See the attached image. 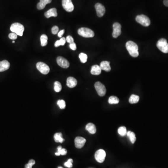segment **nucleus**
Returning <instances> with one entry per match:
<instances>
[{
	"instance_id": "1",
	"label": "nucleus",
	"mask_w": 168,
	"mask_h": 168,
	"mask_svg": "<svg viewBox=\"0 0 168 168\" xmlns=\"http://www.w3.org/2000/svg\"><path fill=\"white\" fill-rule=\"evenodd\" d=\"M127 49L129 53L133 57H137L139 56L138 47L136 43L132 41L127 42L126 44Z\"/></svg>"
},
{
	"instance_id": "2",
	"label": "nucleus",
	"mask_w": 168,
	"mask_h": 168,
	"mask_svg": "<svg viewBox=\"0 0 168 168\" xmlns=\"http://www.w3.org/2000/svg\"><path fill=\"white\" fill-rule=\"evenodd\" d=\"M10 31L12 32L16 33L19 36H23L24 31V26L22 24L18 23H13L10 27Z\"/></svg>"
},
{
	"instance_id": "3",
	"label": "nucleus",
	"mask_w": 168,
	"mask_h": 168,
	"mask_svg": "<svg viewBox=\"0 0 168 168\" xmlns=\"http://www.w3.org/2000/svg\"><path fill=\"white\" fill-rule=\"evenodd\" d=\"M79 35L86 38L93 37L95 36V33L92 30L87 28H81L78 31Z\"/></svg>"
},
{
	"instance_id": "4",
	"label": "nucleus",
	"mask_w": 168,
	"mask_h": 168,
	"mask_svg": "<svg viewBox=\"0 0 168 168\" xmlns=\"http://www.w3.org/2000/svg\"><path fill=\"white\" fill-rule=\"evenodd\" d=\"M158 49L164 53H168V43L166 39H161L158 40L156 44Z\"/></svg>"
},
{
	"instance_id": "5",
	"label": "nucleus",
	"mask_w": 168,
	"mask_h": 168,
	"mask_svg": "<svg viewBox=\"0 0 168 168\" xmlns=\"http://www.w3.org/2000/svg\"><path fill=\"white\" fill-rule=\"evenodd\" d=\"M136 22L143 26L148 27L151 24V20L148 17L144 15H137L135 18Z\"/></svg>"
},
{
	"instance_id": "6",
	"label": "nucleus",
	"mask_w": 168,
	"mask_h": 168,
	"mask_svg": "<svg viewBox=\"0 0 168 168\" xmlns=\"http://www.w3.org/2000/svg\"><path fill=\"white\" fill-rule=\"evenodd\" d=\"M95 88L97 93L99 96L101 97H103L106 93V88L104 85H103L100 82H96L95 85Z\"/></svg>"
},
{
	"instance_id": "7",
	"label": "nucleus",
	"mask_w": 168,
	"mask_h": 168,
	"mask_svg": "<svg viewBox=\"0 0 168 168\" xmlns=\"http://www.w3.org/2000/svg\"><path fill=\"white\" fill-rule=\"evenodd\" d=\"M36 68L43 74H47L49 71V68L48 65L43 62H38L36 65Z\"/></svg>"
},
{
	"instance_id": "8",
	"label": "nucleus",
	"mask_w": 168,
	"mask_h": 168,
	"mask_svg": "<svg viewBox=\"0 0 168 168\" xmlns=\"http://www.w3.org/2000/svg\"><path fill=\"white\" fill-rule=\"evenodd\" d=\"M105 152L103 149H99L95 152V158L98 163H102L105 159Z\"/></svg>"
},
{
	"instance_id": "9",
	"label": "nucleus",
	"mask_w": 168,
	"mask_h": 168,
	"mask_svg": "<svg viewBox=\"0 0 168 168\" xmlns=\"http://www.w3.org/2000/svg\"><path fill=\"white\" fill-rule=\"evenodd\" d=\"M63 8L67 12H72L74 10V5L71 0H62V1Z\"/></svg>"
},
{
	"instance_id": "10",
	"label": "nucleus",
	"mask_w": 168,
	"mask_h": 168,
	"mask_svg": "<svg viewBox=\"0 0 168 168\" xmlns=\"http://www.w3.org/2000/svg\"><path fill=\"white\" fill-rule=\"evenodd\" d=\"M113 36L114 38H117L119 36L121 35V26L120 23H115L113 24Z\"/></svg>"
},
{
	"instance_id": "11",
	"label": "nucleus",
	"mask_w": 168,
	"mask_h": 168,
	"mask_svg": "<svg viewBox=\"0 0 168 168\" xmlns=\"http://www.w3.org/2000/svg\"><path fill=\"white\" fill-rule=\"evenodd\" d=\"M57 62L59 66L63 68H68L69 67L70 63L67 60L62 57H58Z\"/></svg>"
},
{
	"instance_id": "12",
	"label": "nucleus",
	"mask_w": 168,
	"mask_h": 168,
	"mask_svg": "<svg viewBox=\"0 0 168 168\" xmlns=\"http://www.w3.org/2000/svg\"><path fill=\"white\" fill-rule=\"evenodd\" d=\"M96 11L97 13V15L99 17H102L105 13V8L103 5L100 3H97L95 5Z\"/></svg>"
},
{
	"instance_id": "13",
	"label": "nucleus",
	"mask_w": 168,
	"mask_h": 168,
	"mask_svg": "<svg viewBox=\"0 0 168 168\" xmlns=\"http://www.w3.org/2000/svg\"><path fill=\"white\" fill-rule=\"evenodd\" d=\"M75 145L77 148H81L83 147L86 143V139L82 137H77L74 141Z\"/></svg>"
},
{
	"instance_id": "14",
	"label": "nucleus",
	"mask_w": 168,
	"mask_h": 168,
	"mask_svg": "<svg viewBox=\"0 0 168 168\" xmlns=\"http://www.w3.org/2000/svg\"><path fill=\"white\" fill-rule=\"evenodd\" d=\"M45 17L47 18L51 17H57V11L56 8H52L46 11L44 14Z\"/></svg>"
},
{
	"instance_id": "15",
	"label": "nucleus",
	"mask_w": 168,
	"mask_h": 168,
	"mask_svg": "<svg viewBox=\"0 0 168 168\" xmlns=\"http://www.w3.org/2000/svg\"><path fill=\"white\" fill-rule=\"evenodd\" d=\"M10 67V63L7 60L2 61L0 62V72L5 71L9 69Z\"/></svg>"
},
{
	"instance_id": "16",
	"label": "nucleus",
	"mask_w": 168,
	"mask_h": 168,
	"mask_svg": "<svg viewBox=\"0 0 168 168\" xmlns=\"http://www.w3.org/2000/svg\"><path fill=\"white\" fill-rule=\"evenodd\" d=\"M66 84L70 88H73L77 85V81L73 77H68L67 79Z\"/></svg>"
},
{
	"instance_id": "17",
	"label": "nucleus",
	"mask_w": 168,
	"mask_h": 168,
	"mask_svg": "<svg viewBox=\"0 0 168 168\" xmlns=\"http://www.w3.org/2000/svg\"><path fill=\"white\" fill-rule=\"evenodd\" d=\"M100 67L102 70L106 71H110L111 70V66L110 65V62L107 61H102L100 64Z\"/></svg>"
},
{
	"instance_id": "18",
	"label": "nucleus",
	"mask_w": 168,
	"mask_h": 168,
	"mask_svg": "<svg viewBox=\"0 0 168 168\" xmlns=\"http://www.w3.org/2000/svg\"><path fill=\"white\" fill-rule=\"evenodd\" d=\"M52 0H40V2L37 5V8L39 10H41L45 8L47 4H50Z\"/></svg>"
},
{
	"instance_id": "19",
	"label": "nucleus",
	"mask_w": 168,
	"mask_h": 168,
	"mask_svg": "<svg viewBox=\"0 0 168 168\" xmlns=\"http://www.w3.org/2000/svg\"><path fill=\"white\" fill-rule=\"evenodd\" d=\"M101 70H102L100 68V66H99L98 65H94L92 67L91 73L92 75H99L101 73Z\"/></svg>"
},
{
	"instance_id": "20",
	"label": "nucleus",
	"mask_w": 168,
	"mask_h": 168,
	"mask_svg": "<svg viewBox=\"0 0 168 168\" xmlns=\"http://www.w3.org/2000/svg\"><path fill=\"white\" fill-rule=\"evenodd\" d=\"M86 129L91 134H95L96 132L95 126L92 123H88L86 127Z\"/></svg>"
},
{
	"instance_id": "21",
	"label": "nucleus",
	"mask_w": 168,
	"mask_h": 168,
	"mask_svg": "<svg viewBox=\"0 0 168 168\" xmlns=\"http://www.w3.org/2000/svg\"><path fill=\"white\" fill-rule=\"evenodd\" d=\"M54 139L57 143H62L64 141V139L62 137V134L61 133H56L54 135Z\"/></svg>"
},
{
	"instance_id": "22",
	"label": "nucleus",
	"mask_w": 168,
	"mask_h": 168,
	"mask_svg": "<svg viewBox=\"0 0 168 168\" xmlns=\"http://www.w3.org/2000/svg\"><path fill=\"white\" fill-rule=\"evenodd\" d=\"M127 135L129 137V138L130 141H131V143L134 144L136 141V137H135V135L134 132H131V131H128L127 134Z\"/></svg>"
},
{
	"instance_id": "23",
	"label": "nucleus",
	"mask_w": 168,
	"mask_h": 168,
	"mask_svg": "<svg viewBox=\"0 0 168 168\" xmlns=\"http://www.w3.org/2000/svg\"><path fill=\"white\" fill-rule=\"evenodd\" d=\"M139 97L136 95H132L129 99V102L131 104H135L138 102Z\"/></svg>"
},
{
	"instance_id": "24",
	"label": "nucleus",
	"mask_w": 168,
	"mask_h": 168,
	"mask_svg": "<svg viewBox=\"0 0 168 168\" xmlns=\"http://www.w3.org/2000/svg\"><path fill=\"white\" fill-rule=\"evenodd\" d=\"M119 99L114 96H110L108 99V103L110 104H117L119 103Z\"/></svg>"
},
{
	"instance_id": "25",
	"label": "nucleus",
	"mask_w": 168,
	"mask_h": 168,
	"mask_svg": "<svg viewBox=\"0 0 168 168\" xmlns=\"http://www.w3.org/2000/svg\"><path fill=\"white\" fill-rule=\"evenodd\" d=\"M66 42V39L65 37H61L60 40H57L55 43V46L56 47H58L60 46H64Z\"/></svg>"
},
{
	"instance_id": "26",
	"label": "nucleus",
	"mask_w": 168,
	"mask_h": 168,
	"mask_svg": "<svg viewBox=\"0 0 168 168\" xmlns=\"http://www.w3.org/2000/svg\"><path fill=\"white\" fill-rule=\"evenodd\" d=\"M41 44L42 46H45L47 44L48 37L45 34H43L40 37Z\"/></svg>"
},
{
	"instance_id": "27",
	"label": "nucleus",
	"mask_w": 168,
	"mask_h": 168,
	"mask_svg": "<svg viewBox=\"0 0 168 168\" xmlns=\"http://www.w3.org/2000/svg\"><path fill=\"white\" fill-rule=\"evenodd\" d=\"M118 132L119 135L122 136L127 135V134L126 128L124 126L121 127H119L118 130Z\"/></svg>"
},
{
	"instance_id": "28",
	"label": "nucleus",
	"mask_w": 168,
	"mask_h": 168,
	"mask_svg": "<svg viewBox=\"0 0 168 168\" xmlns=\"http://www.w3.org/2000/svg\"><path fill=\"white\" fill-rule=\"evenodd\" d=\"M62 86L60 83L56 81L54 83V90L56 92H60L61 91Z\"/></svg>"
},
{
	"instance_id": "29",
	"label": "nucleus",
	"mask_w": 168,
	"mask_h": 168,
	"mask_svg": "<svg viewBox=\"0 0 168 168\" xmlns=\"http://www.w3.org/2000/svg\"><path fill=\"white\" fill-rule=\"evenodd\" d=\"M79 58L80 61L82 63H85L87 62V56L84 53H81L79 55Z\"/></svg>"
},
{
	"instance_id": "30",
	"label": "nucleus",
	"mask_w": 168,
	"mask_h": 168,
	"mask_svg": "<svg viewBox=\"0 0 168 168\" xmlns=\"http://www.w3.org/2000/svg\"><path fill=\"white\" fill-rule=\"evenodd\" d=\"M57 153H59L60 155H62V156H64V155H66L67 154V151H66V149L65 148H62L61 146H58L57 147Z\"/></svg>"
},
{
	"instance_id": "31",
	"label": "nucleus",
	"mask_w": 168,
	"mask_h": 168,
	"mask_svg": "<svg viewBox=\"0 0 168 168\" xmlns=\"http://www.w3.org/2000/svg\"><path fill=\"white\" fill-rule=\"evenodd\" d=\"M57 105L58 107H60V108L63 109L65 108L66 107V104H65V100H58L57 102Z\"/></svg>"
},
{
	"instance_id": "32",
	"label": "nucleus",
	"mask_w": 168,
	"mask_h": 168,
	"mask_svg": "<svg viewBox=\"0 0 168 168\" xmlns=\"http://www.w3.org/2000/svg\"><path fill=\"white\" fill-rule=\"evenodd\" d=\"M73 160L72 159H68L67 161L65 163L64 165L65 167L68 168H71L73 167Z\"/></svg>"
},
{
	"instance_id": "33",
	"label": "nucleus",
	"mask_w": 168,
	"mask_h": 168,
	"mask_svg": "<svg viewBox=\"0 0 168 168\" xmlns=\"http://www.w3.org/2000/svg\"><path fill=\"white\" fill-rule=\"evenodd\" d=\"M35 164V161L34 160H30L29 161V163L25 165V168H32V166Z\"/></svg>"
},
{
	"instance_id": "34",
	"label": "nucleus",
	"mask_w": 168,
	"mask_h": 168,
	"mask_svg": "<svg viewBox=\"0 0 168 168\" xmlns=\"http://www.w3.org/2000/svg\"><path fill=\"white\" fill-rule=\"evenodd\" d=\"M17 35L16 33H14V32H12V33H10V34L9 35V37L10 39L12 40H15L17 38Z\"/></svg>"
},
{
	"instance_id": "35",
	"label": "nucleus",
	"mask_w": 168,
	"mask_h": 168,
	"mask_svg": "<svg viewBox=\"0 0 168 168\" xmlns=\"http://www.w3.org/2000/svg\"><path fill=\"white\" fill-rule=\"evenodd\" d=\"M58 27L57 26H54L53 27L52 29V32L53 34L54 35H56V34H57L58 32Z\"/></svg>"
},
{
	"instance_id": "36",
	"label": "nucleus",
	"mask_w": 168,
	"mask_h": 168,
	"mask_svg": "<svg viewBox=\"0 0 168 168\" xmlns=\"http://www.w3.org/2000/svg\"><path fill=\"white\" fill-rule=\"evenodd\" d=\"M66 41H67V43L71 44V43H73L74 39L72 36H68L66 38Z\"/></svg>"
},
{
	"instance_id": "37",
	"label": "nucleus",
	"mask_w": 168,
	"mask_h": 168,
	"mask_svg": "<svg viewBox=\"0 0 168 168\" xmlns=\"http://www.w3.org/2000/svg\"><path fill=\"white\" fill-rule=\"evenodd\" d=\"M69 47L73 51H75L77 49V46H76V44L74 42L70 44Z\"/></svg>"
},
{
	"instance_id": "38",
	"label": "nucleus",
	"mask_w": 168,
	"mask_h": 168,
	"mask_svg": "<svg viewBox=\"0 0 168 168\" xmlns=\"http://www.w3.org/2000/svg\"><path fill=\"white\" fill-rule=\"evenodd\" d=\"M64 33H65V30H63L60 31V32H58V37L61 38L62 36H63V35H64Z\"/></svg>"
},
{
	"instance_id": "39",
	"label": "nucleus",
	"mask_w": 168,
	"mask_h": 168,
	"mask_svg": "<svg viewBox=\"0 0 168 168\" xmlns=\"http://www.w3.org/2000/svg\"><path fill=\"white\" fill-rule=\"evenodd\" d=\"M164 4L165 6L168 7V0H164Z\"/></svg>"
},
{
	"instance_id": "40",
	"label": "nucleus",
	"mask_w": 168,
	"mask_h": 168,
	"mask_svg": "<svg viewBox=\"0 0 168 168\" xmlns=\"http://www.w3.org/2000/svg\"><path fill=\"white\" fill-rule=\"evenodd\" d=\"M63 168V167H60H60H58V168Z\"/></svg>"
},
{
	"instance_id": "41",
	"label": "nucleus",
	"mask_w": 168,
	"mask_h": 168,
	"mask_svg": "<svg viewBox=\"0 0 168 168\" xmlns=\"http://www.w3.org/2000/svg\"><path fill=\"white\" fill-rule=\"evenodd\" d=\"M12 43H15V41H12Z\"/></svg>"
}]
</instances>
